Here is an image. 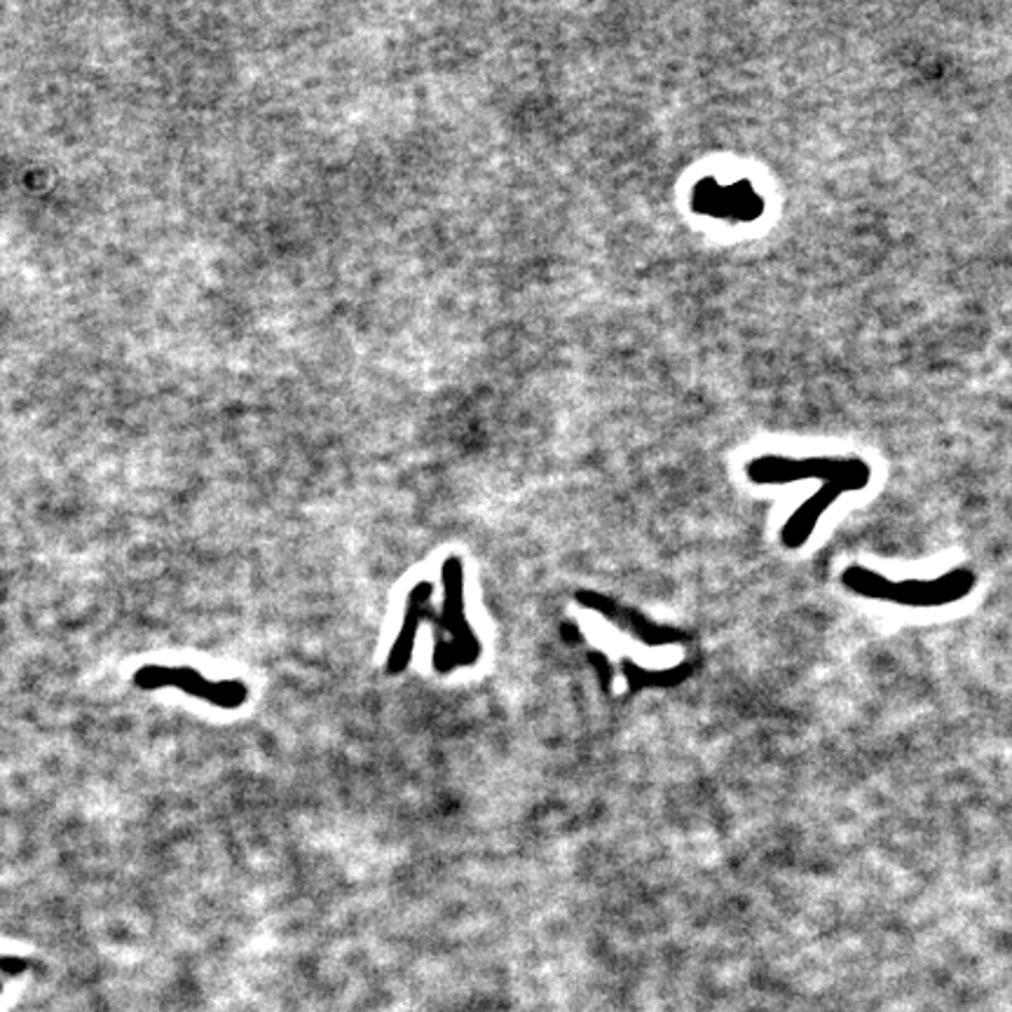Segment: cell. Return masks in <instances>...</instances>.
I'll return each instance as SVG.
<instances>
[{
  "mask_svg": "<svg viewBox=\"0 0 1012 1012\" xmlns=\"http://www.w3.org/2000/svg\"><path fill=\"white\" fill-rule=\"evenodd\" d=\"M842 583L856 596L884 600L907 607H940L959 602L971 596L977 587V577L969 568H956L937 579H905L891 581L888 577L863 566H851L842 572Z\"/></svg>",
  "mask_w": 1012,
  "mask_h": 1012,
  "instance_id": "1",
  "label": "cell"
},
{
  "mask_svg": "<svg viewBox=\"0 0 1012 1012\" xmlns=\"http://www.w3.org/2000/svg\"><path fill=\"white\" fill-rule=\"evenodd\" d=\"M746 476L755 485H785L797 481H823L861 492L869 485L872 466L861 458H783L759 455L746 464Z\"/></svg>",
  "mask_w": 1012,
  "mask_h": 1012,
  "instance_id": "2",
  "label": "cell"
},
{
  "mask_svg": "<svg viewBox=\"0 0 1012 1012\" xmlns=\"http://www.w3.org/2000/svg\"><path fill=\"white\" fill-rule=\"evenodd\" d=\"M844 492H848L844 485H835V483H825L823 488H818L812 498H808L793 515L790 519L785 521V525L780 528V544L785 549H799L808 542V537L814 534L818 521L823 519V513L835 504Z\"/></svg>",
  "mask_w": 1012,
  "mask_h": 1012,
  "instance_id": "3",
  "label": "cell"
}]
</instances>
